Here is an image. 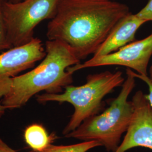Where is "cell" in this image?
I'll list each match as a JSON object with an SVG mask.
<instances>
[{
    "instance_id": "cell-20",
    "label": "cell",
    "mask_w": 152,
    "mask_h": 152,
    "mask_svg": "<svg viewBox=\"0 0 152 152\" xmlns=\"http://www.w3.org/2000/svg\"><path fill=\"white\" fill-rule=\"evenodd\" d=\"M151 80H152V78H151Z\"/></svg>"
},
{
    "instance_id": "cell-2",
    "label": "cell",
    "mask_w": 152,
    "mask_h": 152,
    "mask_svg": "<svg viewBox=\"0 0 152 152\" xmlns=\"http://www.w3.org/2000/svg\"><path fill=\"white\" fill-rule=\"evenodd\" d=\"M46 55L41 63L27 73L12 79L9 91L1 100L7 109L20 108L39 92L60 93L73 82L72 66L81 63L66 44L57 40H48Z\"/></svg>"
},
{
    "instance_id": "cell-19",
    "label": "cell",
    "mask_w": 152,
    "mask_h": 152,
    "mask_svg": "<svg viewBox=\"0 0 152 152\" xmlns=\"http://www.w3.org/2000/svg\"><path fill=\"white\" fill-rule=\"evenodd\" d=\"M109 1H115V0H109Z\"/></svg>"
},
{
    "instance_id": "cell-8",
    "label": "cell",
    "mask_w": 152,
    "mask_h": 152,
    "mask_svg": "<svg viewBox=\"0 0 152 152\" xmlns=\"http://www.w3.org/2000/svg\"><path fill=\"white\" fill-rule=\"evenodd\" d=\"M134 112L122 142L115 152L144 147L152 150V107L144 94L139 90L132 99Z\"/></svg>"
},
{
    "instance_id": "cell-13",
    "label": "cell",
    "mask_w": 152,
    "mask_h": 152,
    "mask_svg": "<svg viewBox=\"0 0 152 152\" xmlns=\"http://www.w3.org/2000/svg\"><path fill=\"white\" fill-rule=\"evenodd\" d=\"M132 74L136 78H138L145 83L148 87V94H145V96L149 103L152 107V81L151 78L148 75H141L136 73L135 72L132 71Z\"/></svg>"
},
{
    "instance_id": "cell-11",
    "label": "cell",
    "mask_w": 152,
    "mask_h": 152,
    "mask_svg": "<svg viewBox=\"0 0 152 152\" xmlns=\"http://www.w3.org/2000/svg\"><path fill=\"white\" fill-rule=\"evenodd\" d=\"M98 147H102V145L97 141H82L67 145H56L52 144L42 151H31L29 152H87Z\"/></svg>"
},
{
    "instance_id": "cell-18",
    "label": "cell",
    "mask_w": 152,
    "mask_h": 152,
    "mask_svg": "<svg viewBox=\"0 0 152 152\" xmlns=\"http://www.w3.org/2000/svg\"><path fill=\"white\" fill-rule=\"evenodd\" d=\"M7 1L9 2H20L23 0H7Z\"/></svg>"
},
{
    "instance_id": "cell-14",
    "label": "cell",
    "mask_w": 152,
    "mask_h": 152,
    "mask_svg": "<svg viewBox=\"0 0 152 152\" xmlns=\"http://www.w3.org/2000/svg\"><path fill=\"white\" fill-rule=\"evenodd\" d=\"M137 15L146 22H152V0H149L147 5L136 13Z\"/></svg>"
},
{
    "instance_id": "cell-10",
    "label": "cell",
    "mask_w": 152,
    "mask_h": 152,
    "mask_svg": "<svg viewBox=\"0 0 152 152\" xmlns=\"http://www.w3.org/2000/svg\"><path fill=\"white\" fill-rule=\"evenodd\" d=\"M54 134L49 135L44 126L33 124L27 126L24 131V139L28 147L34 151H42L55 139Z\"/></svg>"
},
{
    "instance_id": "cell-6",
    "label": "cell",
    "mask_w": 152,
    "mask_h": 152,
    "mask_svg": "<svg viewBox=\"0 0 152 152\" xmlns=\"http://www.w3.org/2000/svg\"><path fill=\"white\" fill-rule=\"evenodd\" d=\"M152 56V32L147 37L132 42L114 53L97 58L92 57L83 63L72 66L68 71L73 74L88 68L119 65L134 70L137 74L148 75V66Z\"/></svg>"
},
{
    "instance_id": "cell-9",
    "label": "cell",
    "mask_w": 152,
    "mask_h": 152,
    "mask_svg": "<svg viewBox=\"0 0 152 152\" xmlns=\"http://www.w3.org/2000/svg\"><path fill=\"white\" fill-rule=\"evenodd\" d=\"M146 22L136 14L129 12L117 23L92 57L109 54L135 41L137 30Z\"/></svg>"
},
{
    "instance_id": "cell-12",
    "label": "cell",
    "mask_w": 152,
    "mask_h": 152,
    "mask_svg": "<svg viewBox=\"0 0 152 152\" xmlns=\"http://www.w3.org/2000/svg\"><path fill=\"white\" fill-rule=\"evenodd\" d=\"M7 0H0V53L11 48L6 31L3 18V6Z\"/></svg>"
},
{
    "instance_id": "cell-7",
    "label": "cell",
    "mask_w": 152,
    "mask_h": 152,
    "mask_svg": "<svg viewBox=\"0 0 152 152\" xmlns=\"http://www.w3.org/2000/svg\"><path fill=\"white\" fill-rule=\"evenodd\" d=\"M41 39L11 48L0 53V100L9 92L12 79L23 71L31 69L46 55Z\"/></svg>"
},
{
    "instance_id": "cell-15",
    "label": "cell",
    "mask_w": 152,
    "mask_h": 152,
    "mask_svg": "<svg viewBox=\"0 0 152 152\" xmlns=\"http://www.w3.org/2000/svg\"><path fill=\"white\" fill-rule=\"evenodd\" d=\"M0 152H17L0 137Z\"/></svg>"
},
{
    "instance_id": "cell-5",
    "label": "cell",
    "mask_w": 152,
    "mask_h": 152,
    "mask_svg": "<svg viewBox=\"0 0 152 152\" xmlns=\"http://www.w3.org/2000/svg\"><path fill=\"white\" fill-rule=\"evenodd\" d=\"M62 0H23L3 6L7 37L11 48L22 46L33 38L34 28L46 19L54 17Z\"/></svg>"
},
{
    "instance_id": "cell-16",
    "label": "cell",
    "mask_w": 152,
    "mask_h": 152,
    "mask_svg": "<svg viewBox=\"0 0 152 152\" xmlns=\"http://www.w3.org/2000/svg\"><path fill=\"white\" fill-rule=\"evenodd\" d=\"M6 110L7 109L6 108L4 105H2L0 103V119H1V118L4 115Z\"/></svg>"
},
{
    "instance_id": "cell-17",
    "label": "cell",
    "mask_w": 152,
    "mask_h": 152,
    "mask_svg": "<svg viewBox=\"0 0 152 152\" xmlns=\"http://www.w3.org/2000/svg\"><path fill=\"white\" fill-rule=\"evenodd\" d=\"M149 75H150L149 77H150V78H152V65H151V68H150V70H149Z\"/></svg>"
},
{
    "instance_id": "cell-1",
    "label": "cell",
    "mask_w": 152,
    "mask_h": 152,
    "mask_svg": "<svg viewBox=\"0 0 152 152\" xmlns=\"http://www.w3.org/2000/svg\"><path fill=\"white\" fill-rule=\"evenodd\" d=\"M127 5L109 0H62L47 29L48 40L68 45L81 61L94 54L114 26L127 15Z\"/></svg>"
},
{
    "instance_id": "cell-4",
    "label": "cell",
    "mask_w": 152,
    "mask_h": 152,
    "mask_svg": "<svg viewBox=\"0 0 152 152\" xmlns=\"http://www.w3.org/2000/svg\"><path fill=\"white\" fill-rule=\"evenodd\" d=\"M125 78L121 71L103 72L88 75L86 82L81 86L68 85L60 93H44L37 96L39 103L58 102L72 104L74 113L63 129L64 136L70 133L82 123L98 114L102 108L104 97L116 87L122 86Z\"/></svg>"
},
{
    "instance_id": "cell-3",
    "label": "cell",
    "mask_w": 152,
    "mask_h": 152,
    "mask_svg": "<svg viewBox=\"0 0 152 152\" xmlns=\"http://www.w3.org/2000/svg\"><path fill=\"white\" fill-rule=\"evenodd\" d=\"M135 85L136 78L132 70L127 68L126 78L120 94L108 108L101 114L84 121L76 130L64 136L82 141H97L108 152H115L132 117L134 107L128 98Z\"/></svg>"
}]
</instances>
